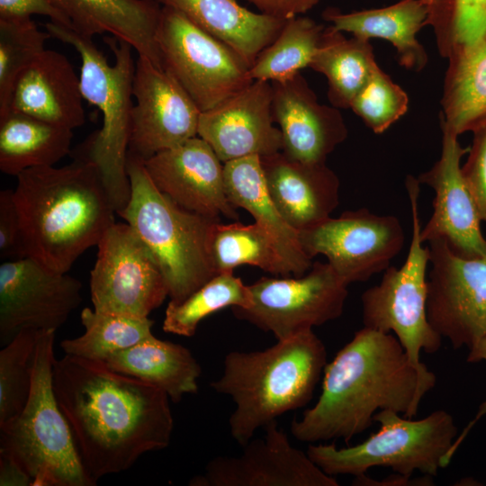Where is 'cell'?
<instances>
[{
    "label": "cell",
    "instance_id": "8fae6325",
    "mask_svg": "<svg viewBox=\"0 0 486 486\" xmlns=\"http://www.w3.org/2000/svg\"><path fill=\"white\" fill-rule=\"evenodd\" d=\"M248 286L252 302L231 308L234 316L277 340L338 319L347 297V284L320 261L302 276H264Z\"/></svg>",
    "mask_w": 486,
    "mask_h": 486
},
{
    "label": "cell",
    "instance_id": "f6af8a7d",
    "mask_svg": "<svg viewBox=\"0 0 486 486\" xmlns=\"http://www.w3.org/2000/svg\"><path fill=\"white\" fill-rule=\"evenodd\" d=\"M469 350H470V352H469V355L467 356V361L468 362H471V363H476V362H480V361H485L486 362V336H484L482 338H481ZM484 415H486V400L483 401L480 405L478 412L475 415L474 418L466 427V428L462 433L461 436L454 441V447H452V449L454 451H456L459 445L461 444L463 439L465 437L467 433L470 431V429L473 426V424H475L476 421Z\"/></svg>",
    "mask_w": 486,
    "mask_h": 486
},
{
    "label": "cell",
    "instance_id": "5b68a950",
    "mask_svg": "<svg viewBox=\"0 0 486 486\" xmlns=\"http://www.w3.org/2000/svg\"><path fill=\"white\" fill-rule=\"evenodd\" d=\"M44 28L60 41L70 44L81 58L80 87L83 97L103 115L101 129L80 155L91 160L100 174L111 202L118 214L130 198V181L126 169L133 109V78L136 62L132 47L114 37L105 41L114 55L110 65L93 38L49 22Z\"/></svg>",
    "mask_w": 486,
    "mask_h": 486
},
{
    "label": "cell",
    "instance_id": "e0dca14e",
    "mask_svg": "<svg viewBox=\"0 0 486 486\" xmlns=\"http://www.w3.org/2000/svg\"><path fill=\"white\" fill-rule=\"evenodd\" d=\"M262 438L251 439L238 455L210 460L192 486H338L335 477L318 467L307 453L294 447L277 420Z\"/></svg>",
    "mask_w": 486,
    "mask_h": 486
},
{
    "label": "cell",
    "instance_id": "6da1fadb",
    "mask_svg": "<svg viewBox=\"0 0 486 486\" xmlns=\"http://www.w3.org/2000/svg\"><path fill=\"white\" fill-rule=\"evenodd\" d=\"M52 385L82 461L97 483L170 444L168 395L104 363L65 355L54 360Z\"/></svg>",
    "mask_w": 486,
    "mask_h": 486
},
{
    "label": "cell",
    "instance_id": "30bf717a",
    "mask_svg": "<svg viewBox=\"0 0 486 486\" xmlns=\"http://www.w3.org/2000/svg\"><path fill=\"white\" fill-rule=\"evenodd\" d=\"M157 42L162 68L201 112L254 81L249 66L238 53L172 8L162 6Z\"/></svg>",
    "mask_w": 486,
    "mask_h": 486
},
{
    "label": "cell",
    "instance_id": "b9f144b4",
    "mask_svg": "<svg viewBox=\"0 0 486 486\" xmlns=\"http://www.w3.org/2000/svg\"><path fill=\"white\" fill-rule=\"evenodd\" d=\"M33 14L48 16L50 22L70 28L51 0H0V20L31 19Z\"/></svg>",
    "mask_w": 486,
    "mask_h": 486
},
{
    "label": "cell",
    "instance_id": "74e56055",
    "mask_svg": "<svg viewBox=\"0 0 486 486\" xmlns=\"http://www.w3.org/2000/svg\"><path fill=\"white\" fill-rule=\"evenodd\" d=\"M50 38L32 18L0 20V117L7 113L17 78L45 50Z\"/></svg>",
    "mask_w": 486,
    "mask_h": 486
},
{
    "label": "cell",
    "instance_id": "ab89813d",
    "mask_svg": "<svg viewBox=\"0 0 486 486\" xmlns=\"http://www.w3.org/2000/svg\"><path fill=\"white\" fill-rule=\"evenodd\" d=\"M472 133L468 158L461 166V172L480 218L486 222V125Z\"/></svg>",
    "mask_w": 486,
    "mask_h": 486
},
{
    "label": "cell",
    "instance_id": "ee69618b",
    "mask_svg": "<svg viewBox=\"0 0 486 486\" xmlns=\"http://www.w3.org/2000/svg\"><path fill=\"white\" fill-rule=\"evenodd\" d=\"M0 485H32L30 476L7 454L0 453Z\"/></svg>",
    "mask_w": 486,
    "mask_h": 486
},
{
    "label": "cell",
    "instance_id": "8d00e7d4",
    "mask_svg": "<svg viewBox=\"0 0 486 486\" xmlns=\"http://www.w3.org/2000/svg\"><path fill=\"white\" fill-rule=\"evenodd\" d=\"M42 331L22 329L0 351V425L20 413L28 400Z\"/></svg>",
    "mask_w": 486,
    "mask_h": 486
},
{
    "label": "cell",
    "instance_id": "ac0fdd59",
    "mask_svg": "<svg viewBox=\"0 0 486 486\" xmlns=\"http://www.w3.org/2000/svg\"><path fill=\"white\" fill-rule=\"evenodd\" d=\"M143 163L155 186L179 207L214 220H238L226 193L224 163L199 136Z\"/></svg>",
    "mask_w": 486,
    "mask_h": 486
},
{
    "label": "cell",
    "instance_id": "f1b7e54d",
    "mask_svg": "<svg viewBox=\"0 0 486 486\" xmlns=\"http://www.w3.org/2000/svg\"><path fill=\"white\" fill-rule=\"evenodd\" d=\"M447 59L440 126L459 137L486 125V39Z\"/></svg>",
    "mask_w": 486,
    "mask_h": 486
},
{
    "label": "cell",
    "instance_id": "f546056e",
    "mask_svg": "<svg viewBox=\"0 0 486 486\" xmlns=\"http://www.w3.org/2000/svg\"><path fill=\"white\" fill-rule=\"evenodd\" d=\"M73 130L35 117L8 112L0 117V170L15 176L53 166L70 152Z\"/></svg>",
    "mask_w": 486,
    "mask_h": 486
},
{
    "label": "cell",
    "instance_id": "9a60e30c",
    "mask_svg": "<svg viewBox=\"0 0 486 486\" xmlns=\"http://www.w3.org/2000/svg\"><path fill=\"white\" fill-rule=\"evenodd\" d=\"M82 284L28 256L0 266V342L22 329L55 331L81 303Z\"/></svg>",
    "mask_w": 486,
    "mask_h": 486
},
{
    "label": "cell",
    "instance_id": "484cf974",
    "mask_svg": "<svg viewBox=\"0 0 486 486\" xmlns=\"http://www.w3.org/2000/svg\"><path fill=\"white\" fill-rule=\"evenodd\" d=\"M184 15L220 40L249 66L281 32L286 20L254 13L236 0H154Z\"/></svg>",
    "mask_w": 486,
    "mask_h": 486
},
{
    "label": "cell",
    "instance_id": "44dd1931",
    "mask_svg": "<svg viewBox=\"0 0 486 486\" xmlns=\"http://www.w3.org/2000/svg\"><path fill=\"white\" fill-rule=\"evenodd\" d=\"M271 84L272 112L283 137L282 152L303 162L326 163L348 133L338 108L319 103L300 73Z\"/></svg>",
    "mask_w": 486,
    "mask_h": 486
},
{
    "label": "cell",
    "instance_id": "277c9868",
    "mask_svg": "<svg viewBox=\"0 0 486 486\" xmlns=\"http://www.w3.org/2000/svg\"><path fill=\"white\" fill-rule=\"evenodd\" d=\"M326 364V347L312 329L264 350L229 352L222 374L211 386L234 402L229 418L232 438L243 446L257 429L305 406Z\"/></svg>",
    "mask_w": 486,
    "mask_h": 486
},
{
    "label": "cell",
    "instance_id": "7a4b0ae2",
    "mask_svg": "<svg viewBox=\"0 0 486 486\" xmlns=\"http://www.w3.org/2000/svg\"><path fill=\"white\" fill-rule=\"evenodd\" d=\"M434 386L420 376L393 334L364 327L326 364L317 402L292 421L290 430L304 443L347 444L370 428L380 410L413 418Z\"/></svg>",
    "mask_w": 486,
    "mask_h": 486
},
{
    "label": "cell",
    "instance_id": "d4e9b609",
    "mask_svg": "<svg viewBox=\"0 0 486 486\" xmlns=\"http://www.w3.org/2000/svg\"><path fill=\"white\" fill-rule=\"evenodd\" d=\"M430 0H400L382 8L342 13L337 8L324 10L322 17L337 31L369 40L390 41L396 49L399 64L415 72L428 63V54L417 39L426 26Z\"/></svg>",
    "mask_w": 486,
    "mask_h": 486
},
{
    "label": "cell",
    "instance_id": "ffe728a7",
    "mask_svg": "<svg viewBox=\"0 0 486 486\" xmlns=\"http://www.w3.org/2000/svg\"><path fill=\"white\" fill-rule=\"evenodd\" d=\"M272 84L254 80L199 117L197 136L222 163L264 157L283 148V137L272 112Z\"/></svg>",
    "mask_w": 486,
    "mask_h": 486
},
{
    "label": "cell",
    "instance_id": "83f0119b",
    "mask_svg": "<svg viewBox=\"0 0 486 486\" xmlns=\"http://www.w3.org/2000/svg\"><path fill=\"white\" fill-rule=\"evenodd\" d=\"M109 368L135 377L165 392L177 403L198 392L202 368L185 346L155 336L106 358Z\"/></svg>",
    "mask_w": 486,
    "mask_h": 486
},
{
    "label": "cell",
    "instance_id": "2e32d148",
    "mask_svg": "<svg viewBox=\"0 0 486 486\" xmlns=\"http://www.w3.org/2000/svg\"><path fill=\"white\" fill-rule=\"evenodd\" d=\"M128 153L146 160L197 136L200 110L163 68L138 56Z\"/></svg>",
    "mask_w": 486,
    "mask_h": 486
},
{
    "label": "cell",
    "instance_id": "7402d4cb",
    "mask_svg": "<svg viewBox=\"0 0 486 486\" xmlns=\"http://www.w3.org/2000/svg\"><path fill=\"white\" fill-rule=\"evenodd\" d=\"M267 191L296 231L330 217L339 203V179L326 163L303 162L282 151L260 158Z\"/></svg>",
    "mask_w": 486,
    "mask_h": 486
},
{
    "label": "cell",
    "instance_id": "9c48e42d",
    "mask_svg": "<svg viewBox=\"0 0 486 486\" xmlns=\"http://www.w3.org/2000/svg\"><path fill=\"white\" fill-rule=\"evenodd\" d=\"M419 183L408 176V191L412 233L404 264L389 266L379 284L364 291L361 296L364 327L384 333H393L404 348L420 376L436 384V375L420 362V353H436L442 337L431 326L427 311L429 249L420 240V220L418 200Z\"/></svg>",
    "mask_w": 486,
    "mask_h": 486
},
{
    "label": "cell",
    "instance_id": "603a6c76",
    "mask_svg": "<svg viewBox=\"0 0 486 486\" xmlns=\"http://www.w3.org/2000/svg\"><path fill=\"white\" fill-rule=\"evenodd\" d=\"M80 78L68 58L45 49L17 78L7 113L20 112L74 130L86 122Z\"/></svg>",
    "mask_w": 486,
    "mask_h": 486
},
{
    "label": "cell",
    "instance_id": "d6986e66",
    "mask_svg": "<svg viewBox=\"0 0 486 486\" xmlns=\"http://www.w3.org/2000/svg\"><path fill=\"white\" fill-rule=\"evenodd\" d=\"M442 130V151L433 166L417 178L435 191L433 213L420 230V240H444L457 256L476 258L486 256V238L475 202L461 172V158L468 153L458 136Z\"/></svg>",
    "mask_w": 486,
    "mask_h": 486
},
{
    "label": "cell",
    "instance_id": "52a82bcc",
    "mask_svg": "<svg viewBox=\"0 0 486 486\" xmlns=\"http://www.w3.org/2000/svg\"><path fill=\"white\" fill-rule=\"evenodd\" d=\"M54 342L55 331L41 332L28 400L0 425V453L30 476L32 486H94L53 391Z\"/></svg>",
    "mask_w": 486,
    "mask_h": 486
},
{
    "label": "cell",
    "instance_id": "3957f363",
    "mask_svg": "<svg viewBox=\"0 0 486 486\" xmlns=\"http://www.w3.org/2000/svg\"><path fill=\"white\" fill-rule=\"evenodd\" d=\"M16 177L25 255L50 270L68 273L115 222L97 167L82 155L68 166L33 167Z\"/></svg>",
    "mask_w": 486,
    "mask_h": 486
},
{
    "label": "cell",
    "instance_id": "f35d334b",
    "mask_svg": "<svg viewBox=\"0 0 486 486\" xmlns=\"http://www.w3.org/2000/svg\"><path fill=\"white\" fill-rule=\"evenodd\" d=\"M408 106L406 92L379 67L355 97L350 109L374 133L381 134L407 112Z\"/></svg>",
    "mask_w": 486,
    "mask_h": 486
},
{
    "label": "cell",
    "instance_id": "60d3db41",
    "mask_svg": "<svg viewBox=\"0 0 486 486\" xmlns=\"http://www.w3.org/2000/svg\"><path fill=\"white\" fill-rule=\"evenodd\" d=\"M0 257L4 260L26 257L14 190L9 189L0 192Z\"/></svg>",
    "mask_w": 486,
    "mask_h": 486
},
{
    "label": "cell",
    "instance_id": "d6a6232c",
    "mask_svg": "<svg viewBox=\"0 0 486 486\" xmlns=\"http://www.w3.org/2000/svg\"><path fill=\"white\" fill-rule=\"evenodd\" d=\"M80 320L85 333L60 343L66 355L104 362L111 355L154 336V321L149 318L101 312L86 307Z\"/></svg>",
    "mask_w": 486,
    "mask_h": 486
},
{
    "label": "cell",
    "instance_id": "ba28073f",
    "mask_svg": "<svg viewBox=\"0 0 486 486\" xmlns=\"http://www.w3.org/2000/svg\"><path fill=\"white\" fill-rule=\"evenodd\" d=\"M374 421L380 428L358 445L338 448L334 444H310L306 453L333 477H358L380 466L407 477L415 471L434 477L449 464L448 454L457 428L446 410H437L421 419H412L382 410L374 414Z\"/></svg>",
    "mask_w": 486,
    "mask_h": 486
},
{
    "label": "cell",
    "instance_id": "5bb4252c",
    "mask_svg": "<svg viewBox=\"0 0 486 486\" xmlns=\"http://www.w3.org/2000/svg\"><path fill=\"white\" fill-rule=\"evenodd\" d=\"M428 243V320L454 348L470 349L486 336V256L465 258L442 239Z\"/></svg>",
    "mask_w": 486,
    "mask_h": 486
},
{
    "label": "cell",
    "instance_id": "4fadbf2b",
    "mask_svg": "<svg viewBox=\"0 0 486 486\" xmlns=\"http://www.w3.org/2000/svg\"><path fill=\"white\" fill-rule=\"evenodd\" d=\"M304 253L327 257L347 285L384 272L405 241L403 228L393 215H377L366 208L344 212L338 218L298 232Z\"/></svg>",
    "mask_w": 486,
    "mask_h": 486
},
{
    "label": "cell",
    "instance_id": "4dcf8cb0",
    "mask_svg": "<svg viewBox=\"0 0 486 486\" xmlns=\"http://www.w3.org/2000/svg\"><path fill=\"white\" fill-rule=\"evenodd\" d=\"M309 68L326 76L331 105L347 109L379 66L369 40L346 38L329 25Z\"/></svg>",
    "mask_w": 486,
    "mask_h": 486
},
{
    "label": "cell",
    "instance_id": "7c38bea8",
    "mask_svg": "<svg viewBox=\"0 0 486 486\" xmlns=\"http://www.w3.org/2000/svg\"><path fill=\"white\" fill-rule=\"evenodd\" d=\"M97 248L89 282L94 310L148 318L168 296L151 251L126 222L110 226Z\"/></svg>",
    "mask_w": 486,
    "mask_h": 486
},
{
    "label": "cell",
    "instance_id": "cb8c5ba5",
    "mask_svg": "<svg viewBox=\"0 0 486 486\" xmlns=\"http://www.w3.org/2000/svg\"><path fill=\"white\" fill-rule=\"evenodd\" d=\"M70 29L93 38L104 32L129 43L162 68L157 32L162 6L154 0H51Z\"/></svg>",
    "mask_w": 486,
    "mask_h": 486
},
{
    "label": "cell",
    "instance_id": "1f68e13d",
    "mask_svg": "<svg viewBox=\"0 0 486 486\" xmlns=\"http://www.w3.org/2000/svg\"><path fill=\"white\" fill-rule=\"evenodd\" d=\"M214 227L211 251L217 274L233 273L240 266H254L275 276L291 274L274 238L257 223L240 222Z\"/></svg>",
    "mask_w": 486,
    "mask_h": 486
},
{
    "label": "cell",
    "instance_id": "836d02e7",
    "mask_svg": "<svg viewBox=\"0 0 486 486\" xmlns=\"http://www.w3.org/2000/svg\"><path fill=\"white\" fill-rule=\"evenodd\" d=\"M325 27L306 16L286 20L276 39L249 68L250 77L270 83L284 82L309 68Z\"/></svg>",
    "mask_w": 486,
    "mask_h": 486
},
{
    "label": "cell",
    "instance_id": "d590c367",
    "mask_svg": "<svg viewBox=\"0 0 486 486\" xmlns=\"http://www.w3.org/2000/svg\"><path fill=\"white\" fill-rule=\"evenodd\" d=\"M426 25L440 56L449 58L486 39V0H430Z\"/></svg>",
    "mask_w": 486,
    "mask_h": 486
},
{
    "label": "cell",
    "instance_id": "4316f807",
    "mask_svg": "<svg viewBox=\"0 0 486 486\" xmlns=\"http://www.w3.org/2000/svg\"><path fill=\"white\" fill-rule=\"evenodd\" d=\"M225 189L230 202L248 212L255 222L277 242L292 276H302L312 262L302 250L298 231L283 218L273 202L258 156H249L224 163Z\"/></svg>",
    "mask_w": 486,
    "mask_h": 486
},
{
    "label": "cell",
    "instance_id": "8992f818",
    "mask_svg": "<svg viewBox=\"0 0 486 486\" xmlns=\"http://www.w3.org/2000/svg\"><path fill=\"white\" fill-rule=\"evenodd\" d=\"M130 198L118 213L151 251L171 302H180L217 274L211 242L220 220L186 211L152 183L143 160L128 153Z\"/></svg>",
    "mask_w": 486,
    "mask_h": 486
},
{
    "label": "cell",
    "instance_id": "7bdbcfd3",
    "mask_svg": "<svg viewBox=\"0 0 486 486\" xmlns=\"http://www.w3.org/2000/svg\"><path fill=\"white\" fill-rule=\"evenodd\" d=\"M259 13L278 19L288 20L303 14L316 6L320 0H247Z\"/></svg>",
    "mask_w": 486,
    "mask_h": 486
},
{
    "label": "cell",
    "instance_id": "e575fe53",
    "mask_svg": "<svg viewBox=\"0 0 486 486\" xmlns=\"http://www.w3.org/2000/svg\"><path fill=\"white\" fill-rule=\"evenodd\" d=\"M252 302L249 286L233 273H220L180 302H169L162 328L166 333L193 337L200 322L227 307L247 308Z\"/></svg>",
    "mask_w": 486,
    "mask_h": 486
}]
</instances>
